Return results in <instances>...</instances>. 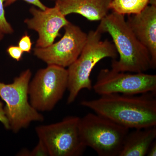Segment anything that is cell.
I'll use <instances>...</instances> for the list:
<instances>
[{
    "label": "cell",
    "instance_id": "cell-1",
    "mask_svg": "<svg viewBox=\"0 0 156 156\" xmlns=\"http://www.w3.org/2000/svg\"><path fill=\"white\" fill-rule=\"evenodd\" d=\"M156 92L139 95L107 94L84 100L82 106L128 129L156 126Z\"/></svg>",
    "mask_w": 156,
    "mask_h": 156
},
{
    "label": "cell",
    "instance_id": "cell-2",
    "mask_svg": "<svg viewBox=\"0 0 156 156\" xmlns=\"http://www.w3.org/2000/svg\"><path fill=\"white\" fill-rule=\"evenodd\" d=\"M124 16L113 11L101 20L96 30L110 35L119 55V60L113 59L112 69L122 72H145L152 69L150 54L128 26Z\"/></svg>",
    "mask_w": 156,
    "mask_h": 156
},
{
    "label": "cell",
    "instance_id": "cell-3",
    "mask_svg": "<svg viewBox=\"0 0 156 156\" xmlns=\"http://www.w3.org/2000/svg\"><path fill=\"white\" fill-rule=\"evenodd\" d=\"M101 35L97 30L90 31L80 56L68 67V104L74 101L81 90H92L93 86L90 75L99 61L105 58L116 59L118 57L113 43L107 40L101 41Z\"/></svg>",
    "mask_w": 156,
    "mask_h": 156
},
{
    "label": "cell",
    "instance_id": "cell-4",
    "mask_svg": "<svg viewBox=\"0 0 156 156\" xmlns=\"http://www.w3.org/2000/svg\"><path fill=\"white\" fill-rule=\"evenodd\" d=\"M79 128L85 145L99 156H119L130 130L95 113L80 118Z\"/></svg>",
    "mask_w": 156,
    "mask_h": 156
},
{
    "label": "cell",
    "instance_id": "cell-5",
    "mask_svg": "<svg viewBox=\"0 0 156 156\" xmlns=\"http://www.w3.org/2000/svg\"><path fill=\"white\" fill-rule=\"evenodd\" d=\"M32 73L29 69L14 78L13 83L0 82V97L6 103L4 111L9 129L17 133L32 122H42L44 118L28 101V87Z\"/></svg>",
    "mask_w": 156,
    "mask_h": 156
},
{
    "label": "cell",
    "instance_id": "cell-6",
    "mask_svg": "<svg viewBox=\"0 0 156 156\" xmlns=\"http://www.w3.org/2000/svg\"><path fill=\"white\" fill-rule=\"evenodd\" d=\"M80 120L78 117H67L58 122L36 128L49 156H79L84 153L87 147L81 139Z\"/></svg>",
    "mask_w": 156,
    "mask_h": 156
},
{
    "label": "cell",
    "instance_id": "cell-7",
    "mask_svg": "<svg viewBox=\"0 0 156 156\" xmlns=\"http://www.w3.org/2000/svg\"><path fill=\"white\" fill-rule=\"evenodd\" d=\"M68 71L54 65L39 70L30 82V103L38 112L53 110L67 89Z\"/></svg>",
    "mask_w": 156,
    "mask_h": 156
},
{
    "label": "cell",
    "instance_id": "cell-8",
    "mask_svg": "<svg viewBox=\"0 0 156 156\" xmlns=\"http://www.w3.org/2000/svg\"><path fill=\"white\" fill-rule=\"evenodd\" d=\"M92 89L100 96L115 93L135 95L156 92V75L102 69Z\"/></svg>",
    "mask_w": 156,
    "mask_h": 156
},
{
    "label": "cell",
    "instance_id": "cell-9",
    "mask_svg": "<svg viewBox=\"0 0 156 156\" xmlns=\"http://www.w3.org/2000/svg\"><path fill=\"white\" fill-rule=\"evenodd\" d=\"M61 39L44 48H35L34 55L48 65L68 67L78 58L83 48L87 34L69 22L64 27Z\"/></svg>",
    "mask_w": 156,
    "mask_h": 156
},
{
    "label": "cell",
    "instance_id": "cell-10",
    "mask_svg": "<svg viewBox=\"0 0 156 156\" xmlns=\"http://www.w3.org/2000/svg\"><path fill=\"white\" fill-rule=\"evenodd\" d=\"M29 11L32 17L27 18L24 22L29 29L38 34L35 48H46L53 44L60 35V30L70 22L56 5L44 10L32 6Z\"/></svg>",
    "mask_w": 156,
    "mask_h": 156
},
{
    "label": "cell",
    "instance_id": "cell-11",
    "mask_svg": "<svg viewBox=\"0 0 156 156\" xmlns=\"http://www.w3.org/2000/svg\"><path fill=\"white\" fill-rule=\"evenodd\" d=\"M138 41L150 54L152 69L156 67V6L147 5L136 14L128 15L126 21Z\"/></svg>",
    "mask_w": 156,
    "mask_h": 156
},
{
    "label": "cell",
    "instance_id": "cell-12",
    "mask_svg": "<svg viewBox=\"0 0 156 156\" xmlns=\"http://www.w3.org/2000/svg\"><path fill=\"white\" fill-rule=\"evenodd\" d=\"M112 0H61L55 5L64 16L77 14L91 21L101 20L108 14Z\"/></svg>",
    "mask_w": 156,
    "mask_h": 156
},
{
    "label": "cell",
    "instance_id": "cell-13",
    "mask_svg": "<svg viewBox=\"0 0 156 156\" xmlns=\"http://www.w3.org/2000/svg\"><path fill=\"white\" fill-rule=\"evenodd\" d=\"M156 138V126L129 131L119 156H145Z\"/></svg>",
    "mask_w": 156,
    "mask_h": 156
},
{
    "label": "cell",
    "instance_id": "cell-14",
    "mask_svg": "<svg viewBox=\"0 0 156 156\" xmlns=\"http://www.w3.org/2000/svg\"><path fill=\"white\" fill-rule=\"evenodd\" d=\"M150 0H112L109 9L125 16L139 14L148 5Z\"/></svg>",
    "mask_w": 156,
    "mask_h": 156
},
{
    "label": "cell",
    "instance_id": "cell-15",
    "mask_svg": "<svg viewBox=\"0 0 156 156\" xmlns=\"http://www.w3.org/2000/svg\"><path fill=\"white\" fill-rule=\"evenodd\" d=\"M4 2L5 0H0V31L4 34H11L14 29L6 19Z\"/></svg>",
    "mask_w": 156,
    "mask_h": 156
},
{
    "label": "cell",
    "instance_id": "cell-16",
    "mask_svg": "<svg viewBox=\"0 0 156 156\" xmlns=\"http://www.w3.org/2000/svg\"><path fill=\"white\" fill-rule=\"evenodd\" d=\"M20 154L23 156H49V152L47 147L41 140H39L38 143L32 151L30 152L28 151H23L20 153Z\"/></svg>",
    "mask_w": 156,
    "mask_h": 156
},
{
    "label": "cell",
    "instance_id": "cell-17",
    "mask_svg": "<svg viewBox=\"0 0 156 156\" xmlns=\"http://www.w3.org/2000/svg\"><path fill=\"white\" fill-rule=\"evenodd\" d=\"M32 44L30 37L27 34L21 37L18 42V47L23 52L27 53L31 52Z\"/></svg>",
    "mask_w": 156,
    "mask_h": 156
},
{
    "label": "cell",
    "instance_id": "cell-18",
    "mask_svg": "<svg viewBox=\"0 0 156 156\" xmlns=\"http://www.w3.org/2000/svg\"><path fill=\"white\" fill-rule=\"evenodd\" d=\"M7 52L11 58L16 61H19L22 58L23 52L18 46L11 45L9 46L7 50Z\"/></svg>",
    "mask_w": 156,
    "mask_h": 156
},
{
    "label": "cell",
    "instance_id": "cell-19",
    "mask_svg": "<svg viewBox=\"0 0 156 156\" xmlns=\"http://www.w3.org/2000/svg\"><path fill=\"white\" fill-rule=\"evenodd\" d=\"M17 1H20V0H5V2H4L5 7H9L11 5ZM22 1L26 2L27 3L31 5H34L35 7H37L38 9L41 10H44L47 8V6L44 5L40 0H22Z\"/></svg>",
    "mask_w": 156,
    "mask_h": 156
},
{
    "label": "cell",
    "instance_id": "cell-20",
    "mask_svg": "<svg viewBox=\"0 0 156 156\" xmlns=\"http://www.w3.org/2000/svg\"><path fill=\"white\" fill-rule=\"evenodd\" d=\"M0 121L4 124V126L6 128L9 129L8 120L4 112L2 103L1 102H0Z\"/></svg>",
    "mask_w": 156,
    "mask_h": 156
},
{
    "label": "cell",
    "instance_id": "cell-21",
    "mask_svg": "<svg viewBox=\"0 0 156 156\" xmlns=\"http://www.w3.org/2000/svg\"><path fill=\"white\" fill-rule=\"evenodd\" d=\"M147 156H156V141L154 140L151 144L148 150L147 155Z\"/></svg>",
    "mask_w": 156,
    "mask_h": 156
},
{
    "label": "cell",
    "instance_id": "cell-22",
    "mask_svg": "<svg viewBox=\"0 0 156 156\" xmlns=\"http://www.w3.org/2000/svg\"><path fill=\"white\" fill-rule=\"evenodd\" d=\"M149 4H150L152 5L156 6V0H150Z\"/></svg>",
    "mask_w": 156,
    "mask_h": 156
},
{
    "label": "cell",
    "instance_id": "cell-23",
    "mask_svg": "<svg viewBox=\"0 0 156 156\" xmlns=\"http://www.w3.org/2000/svg\"><path fill=\"white\" fill-rule=\"evenodd\" d=\"M4 34L0 31V41H1L2 40L3 38H4Z\"/></svg>",
    "mask_w": 156,
    "mask_h": 156
},
{
    "label": "cell",
    "instance_id": "cell-24",
    "mask_svg": "<svg viewBox=\"0 0 156 156\" xmlns=\"http://www.w3.org/2000/svg\"><path fill=\"white\" fill-rule=\"evenodd\" d=\"M49 1H54V2H56L57 1H61V0H49Z\"/></svg>",
    "mask_w": 156,
    "mask_h": 156
}]
</instances>
